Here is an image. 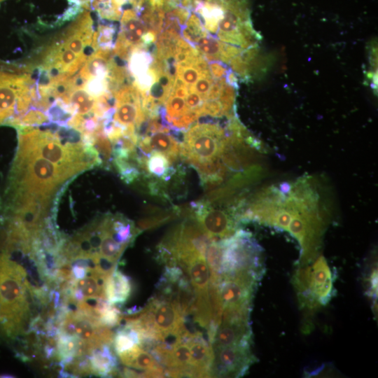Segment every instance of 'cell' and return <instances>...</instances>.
<instances>
[{"mask_svg":"<svg viewBox=\"0 0 378 378\" xmlns=\"http://www.w3.org/2000/svg\"><path fill=\"white\" fill-rule=\"evenodd\" d=\"M144 158L143 170L148 178H160L164 181L169 180L176 172L173 162L164 154L152 151Z\"/></svg>","mask_w":378,"mask_h":378,"instance_id":"17","label":"cell"},{"mask_svg":"<svg viewBox=\"0 0 378 378\" xmlns=\"http://www.w3.org/2000/svg\"><path fill=\"white\" fill-rule=\"evenodd\" d=\"M222 257L219 276L238 272H250L262 276V249L252 234L243 230L220 240Z\"/></svg>","mask_w":378,"mask_h":378,"instance_id":"7","label":"cell"},{"mask_svg":"<svg viewBox=\"0 0 378 378\" xmlns=\"http://www.w3.org/2000/svg\"><path fill=\"white\" fill-rule=\"evenodd\" d=\"M190 351V366L192 377H211L214 352L211 344L197 332L187 340Z\"/></svg>","mask_w":378,"mask_h":378,"instance_id":"13","label":"cell"},{"mask_svg":"<svg viewBox=\"0 0 378 378\" xmlns=\"http://www.w3.org/2000/svg\"><path fill=\"white\" fill-rule=\"evenodd\" d=\"M121 362L132 368L157 372L166 377L164 368L145 349L135 344L131 349L118 354Z\"/></svg>","mask_w":378,"mask_h":378,"instance_id":"15","label":"cell"},{"mask_svg":"<svg viewBox=\"0 0 378 378\" xmlns=\"http://www.w3.org/2000/svg\"><path fill=\"white\" fill-rule=\"evenodd\" d=\"M236 345H252L250 319H223L211 342L213 350Z\"/></svg>","mask_w":378,"mask_h":378,"instance_id":"12","label":"cell"},{"mask_svg":"<svg viewBox=\"0 0 378 378\" xmlns=\"http://www.w3.org/2000/svg\"><path fill=\"white\" fill-rule=\"evenodd\" d=\"M181 211V209L178 208L174 207L170 211L162 212L157 216L141 219L137 223L138 228L142 231L157 227L173 220Z\"/></svg>","mask_w":378,"mask_h":378,"instance_id":"18","label":"cell"},{"mask_svg":"<svg viewBox=\"0 0 378 378\" xmlns=\"http://www.w3.org/2000/svg\"><path fill=\"white\" fill-rule=\"evenodd\" d=\"M91 372L102 377L116 374L117 358L110 345L102 344L92 349L89 356Z\"/></svg>","mask_w":378,"mask_h":378,"instance_id":"16","label":"cell"},{"mask_svg":"<svg viewBox=\"0 0 378 378\" xmlns=\"http://www.w3.org/2000/svg\"><path fill=\"white\" fill-rule=\"evenodd\" d=\"M148 28L138 12L132 8L125 9L120 18V30L113 47V53L127 61L131 52L139 48H146L144 37Z\"/></svg>","mask_w":378,"mask_h":378,"instance_id":"11","label":"cell"},{"mask_svg":"<svg viewBox=\"0 0 378 378\" xmlns=\"http://www.w3.org/2000/svg\"><path fill=\"white\" fill-rule=\"evenodd\" d=\"M24 278L20 265L0 255V323L8 335L18 331L26 309Z\"/></svg>","mask_w":378,"mask_h":378,"instance_id":"5","label":"cell"},{"mask_svg":"<svg viewBox=\"0 0 378 378\" xmlns=\"http://www.w3.org/2000/svg\"><path fill=\"white\" fill-rule=\"evenodd\" d=\"M104 295L112 305L125 303L132 292V283L129 276L115 269L104 281Z\"/></svg>","mask_w":378,"mask_h":378,"instance_id":"14","label":"cell"},{"mask_svg":"<svg viewBox=\"0 0 378 378\" xmlns=\"http://www.w3.org/2000/svg\"><path fill=\"white\" fill-rule=\"evenodd\" d=\"M122 314L116 307L111 304L100 316L99 322L107 327H113L120 323Z\"/></svg>","mask_w":378,"mask_h":378,"instance_id":"19","label":"cell"},{"mask_svg":"<svg viewBox=\"0 0 378 378\" xmlns=\"http://www.w3.org/2000/svg\"><path fill=\"white\" fill-rule=\"evenodd\" d=\"M239 200L224 209L214 206L208 199L192 202L190 214L213 241L232 236L239 225Z\"/></svg>","mask_w":378,"mask_h":378,"instance_id":"8","label":"cell"},{"mask_svg":"<svg viewBox=\"0 0 378 378\" xmlns=\"http://www.w3.org/2000/svg\"><path fill=\"white\" fill-rule=\"evenodd\" d=\"M248 134L235 116L226 127L215 122H196L184 132L180 156L197 170L205 188H213L220 185L228 173L226 155L247 141Z\"/></svg>","mask_w":378,"mask_h":378,"instance_id":"2","label":"cell"},{"mask_svg":"<svg viewBox=\"0 0 378 378\" xmlns=\"http://www.w3.org/2000/svg\"><path fill=\"white\" fill-rule=\"evenodd\" d=\"M213 377H239L256 361L251 345H236L213 350Z\"/></svg>","mask_w":378,"mask_h":378,"instance_id":"10","label":"cell"},{"mask_svg":"<svg viewBox=\"0 0 378 378\" xmlns=\"http://www.w3.org/2000/svg\"><path fill=\"white\" fill-rule=\"evenodd\" d=\"M0 69V125L16 127L32 103L34 79L24 68Z\"/></svg>","mask_w":378,"mask_h":378,"instance_id":"4","label":"cell"},{"mask_svg":"<svg viewBox=\"0 0 378 378\" xmlns=\"http://www.w3.org/2000/svg\"><path fill=\"white\" fill-rule=\"evenodd\" d=\"M329 218L318 182L312 176L260 189L248 200H242L239 214L240 223L256 222L293 235L301 248L300 267L318 256Z\"/></svg>","mask_w":378,"mask_h":378,"instance_id":"1","label":"cell"},{"mask_svg":"<svg viewBox=\"0 0 378 378\" xmlns=\"http://www.w3.org/2000/svg\"><path fill=\"white\" fill-rule=\"evenodd\" d=\"M90 12L83 10L42 48L35 64L28 66L38 84L54 85L77 74L95 50Z\"/></svg>","mask_w":378,"mask_h":378,"instance_id":"3","label":"cell"},{"mask_svg":"<svg viewBox=\"0 0 378 378\" xmlns=\"http://www.w3.org/2000/svg\"><path fill=\"white\" fill-rule=\"evenodd\" d=\"M311 265L299 267L293 279L298 298L303 309L313 311L326 305L334 295V278L322 255Z\"/></svg>","mask_w":378,"mask_h":378,"instance_id":"6","label":"cell"},{"mask_svg":"<svg viewBox=\"0 0 378 378\" xmlns=\"http://www.w3.org/2000/svg\"><path fill=\"white\" fill-rule=\"evenodd\" d=\"M4 1H5V0H0V2Z\"/></svg>","mask_w":378,"mask_h":378,"instance_id":"20","label":"cell"},{"mask_svg":"<svg viewBox=\"0 0 378 378\" xmlns=\"http://www.w3.org/2000/svg\"><path fill=\"white\" fill-rule=\"evenodd\" d=\"M114 99L113 113L108 122L120 128L125 134H137L147 119L139 91L133 83H125L115 92Z\"/></svg>","mask_w":378,"mask_h":378,"instance_id":"9","label":"cell"}]
</instances>
